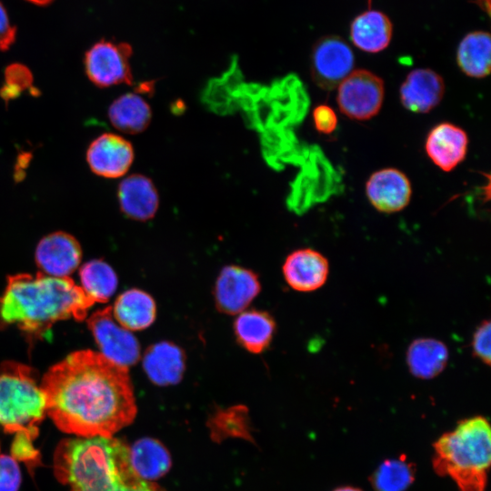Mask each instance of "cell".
Returning a JSON list of instances; mask_svg holds the SVG:
<instances>
[{
    "instance_id": "6da1fadb",
    "label": "cell",
    "mask_w": 491,
    "mask_h": 491,
    "mask_svg": "<svg viewBox=\"0 0 491 491\" xmlns=\"http://www.w3.org/2000/svg\"><path fill=\"white\" fill-rule=\"evenodd\" d=\"M46 415L79 437L112 436L131 424L136 404L128 368L99 352L79 350L44 375Z\"/></svg>"
},
{
    "instance_id": "7a4b0ae2",
    "label": "cell",
    "mask_w": 491,
    "mask_h": 491,
    "mask_svg": "<svg viewBox=\"0 0 491 491\" xmlns=\"http://www.w3.org/2000/svg\"><path fill=\"white\" fill-rule=\"evenodd\" d=\"M94 304L69 277L17 274L7 278L0 297V324L40 337L58 321H83Z\"/></svg>"
},
{
    "instance_id": "3957f363",
    "label": "cell",
    "mask_w": 491,
    "mask_h": 491,
    "mask_svg": "<svg viewBox=\"0 0 491 491\" xmlns=\"http://www.w3.org/2000/svg\"><path fill=\"white\" fill-rule=\"evenodd\" d=\"M54 471L69 491H164L135 473L129 447L113 436L62 440L55 451Z\"/></svg>"
},
{
    "instance_id": "277c9868",
    "label": "cell",
    "mask_w": 491,
    "mask_h": 491,
    "mask_svg": "<svg viewBox=\"0 0 491 491\" xmlns=\"http://www.w3.org/2000/svg\"><path fill=\"white\" fill-rule=\"evenodd\" d=\"M490 464L491 429L485 416L460 420L433 444L435 473L450 477L459 491H486Z\"/></svg>"
},
{
    "instance_id": "5b68a950",
    "label": "cell",
    "mask_w": 491,
    "mask_h": 491,
    "mask_svg": "<svg viewBox=\"0 0 491 491\" xmlns=\"http://www.w3.org/2000/svg\"><path fill=\"white\" fill-rule=\"evenodd\" d=\"M45 415V396L33 369L5 361L0 366V426L7 433L25 432L35 439Z\"/></svg>"
},
{
    "instance_id": "8992f818",
    "label": "cell",
    "mask_w": 491,
    "mask_h": 491,
    "mask_svg": "<svg viewBox=\"0 0 491 491\" xmlns=\"http://www.w3.org/2000/svg\"><path fill=\"white\" fill-rule=\"evenodd\" d=\"M337 87L338 107L348 118L365 121L380 111L385 85L383 80L371 71L353 70Z\"/></svg>"
},
{
    "instance_id": "52a82bcc",
    "label": "cell",
    "mask_w": 491,
    "mask_h": 491,
    "mask_svg": "<svg viewBox=\"0 0 491 491\" xmlns=\"http://www.w3.org/2000/svg\"><path fill=\"white\" fill-rule=\"evenodd\" d=\"M132 48L127 43L100 40L85 55V71L89 80L98 87L127 84L133 75L130 66Z\"/></svg>"
},
{
    "instance_id": "ba28073f",
    "label": "cell",
    "mask_w": 491,
    "mask_h": 491,
    "mask_svg": "<svg viewBox=\"0 0 491 491\" xmlns=\"http://www.w3.org/2000/svg\"><path fill=\"white\" fill-rule=\"evenodd\" d=\"M87 326L99 347V353L108 360L128 368L140 358V346L135 336L114 318L112 307L93 313Z\"/></svg>"
},
{
    "instance_id": "9c48e42d",
    "label": "cell",
    "mask_w": 491,
    "mask_h": 491,
    "mask_svg": "<svg viewBox=\"0 0 491 491\" xmlns=\"http://www.w3.org/2000/svg\"><path fill=\"white\" fill-rule=\"evenodd\" d=\"M310 61L313 80L325 90L338 86L355 65L352 49L337 35H326L317 40L313 46Z\"/></svg>"
},
{
    "instance_id": "30bf717a",
    "label": "cell",
    "mask_w": 491,
    "mask_h": 491,
    "mask_svg": "<svg viewBox=\"0 0 491 491\" xmlns=\"http://www.w3.org/2000/svg\"><path fill=\"white\" fill-rule=\"evenodd\" d=\"M260 289L256 273L239 266H226L215 282V306L226 315L240 314L259 294Z\"/></svg>"
},
{
    "instance_id": "8fae6325",
    "label": "cell",
    "mask_w": 491,
    "mask_h": 491,
    "mask_svg": "<svg viewBox=\"0 0 491 491\" xmlns=\"http://www.w3.org/2000/svg\"><path fill=\"white\" fill-rule=\"evenodd\" d=\"M35 259L41 273L55 277H69L81 262L82 248L72 235L56 231L39 241Z\"/></svg>"
},
{
    "instance_id": "7c38bea8",
    "label": "cell",
    "mask_w": 491,
    "mask_h": 491,
    "mask_svg": "<svg viewBox=\"0 0 491 491\" xmlns=\"http://www.w3.org/2000/svg\"><path fill=\"white\" fill-rule=\"evenodd\" d=\"M131 143L125 137L105 133L91 142L86 161L93 173L105 178H118L126 174L134 161Z\"/></svg>"
},
{
    "instance_id": "4fadbf2b",
    "label": "cell",
    "mask_w": 491,
    "mask_h": 491,
    "mask_svg": "<svg viewBox=\"0 0 491 491\" xmlns=\"http://www.w3.org/2000/svg\"><path fill=\"white\" fill-rule=\"evenodd\" d=\"M371 205L382 213L403 210L410 202L412 187L408 177L396 168H384L373 173L366 184Z\"/></svg>"
},
{
    "instance_id": "5bb4252c",
    "label": "cell",
    "mask_w": 491,
    "mask_h": 491,
    "mask_svg": "<svg viewBox=\"0 0 491 491\" xmlns=\"http://www.w3.org/2000/svg\"><path fill=\"white\" fill-rule=\"evenodd\" d=\"M282 270L291 288L298 292H313L326 284L329 275V262L316 250L301 248L286 256Z\"/></svg>"
},
{
    "instance_id": "9a60e30c",
    "label": "cell",
    "mask_w": 491,
    "mask_h": 491,
    "mask_svg": "<svg viewBox=\"0 0 491 491\" xmlns=\"http://www.w3.org/2000/svg\"><path fill=\"white\" fill-rule=\"evenodd\" d=\"M444 93L445 83L442 76L429 68L411 71L399 89L403 106L419 114L434 109L441 102Z\"/></svg>"
},
{
    "instance_id": "2e32d148",
    "label": "cell",
    "mask_w": 491,
    "mask_h": 491,
    "mask_svg": "<svg viewBox=\"0 0 491 491\" xmlns=\"http://www.w3.org/2000/svg\"><path fill=\"white\" fill-rule=\"evenodd\" d=\"M467 145L466 133L454 124L444 122L429 131L425 149L436 166L450 172L466 158Z\"/></svg>"
},
{
    "instance_id": "e0dca14e",
    "label": "cell",
    "mask_w": 491,
    "mask_h": 491,
    "mask_svg": "<svg viewBox=\"0 0 491 491\" xmlns=\"http://www.w3.org/2000/svg\"><path fill=\"white\" fill-rule=\"evenodd\" d=\"M117 198L122 213L136 221L154 217L159 206V195L153 181L143 175H131L121 181Z\"/></svg>"
},
{
    "instance_id": "ac0fdd59",
    "label": "cell",
    "mask_w": 491,
    "mask_h": 491,
    "mask_svg": "<svg viewBox=\"0 0 491 491\" xmlns=\"http://www.w3.org/2000/svg\"><path fill=\"white\" fill-rule=\"evenodd\" d=\"M185 359L179 346L163 341L146 349L143 366L151 382L158 386H168L181 380L185 367Z\"/></svg>"
},
{
    "instance_id": "d6986e66",
    "label": "cell",
    "mask_w": 491,
    "mask_h": 491,
    "mask_svg": "<svg viewBox=\"0 0 491 491\" xmlns=\"http://www.w3.org/2000/svg\"><path fill=\"white\" fill-rule=\"evenodd\" d=\"M449 352L446 345L432 337L413 340L407 347L406 362L410 374L422 380L439 376L446 367Z\"/></svg>"
},
{
    "instance_id": "ffe728a7",
    "label": "cell",
    "mask_w": 491,
    "mask_h": 491,
    "mask_svg": "<svg viewBox=\"0 0 491 491\" xmlns=\"http://www.w3.org/2000/svg\"><path fill=\"white\" fill-rule=\"evenodd\" d=\"M393 25L384 13L367 10L358 15L350 25V37L353 44L366 53H378L390 44Z\"/></svg>"
},
{
    "instance_id": "44dd1931",
    "label": "cell",
    "mask_w": 491,
    "mask_h": 491,
    "mask_svg": "<svg viewBox=\"0 0 491 491\" xmlns=\"http://www.w3.org/2000/svg\"><path fill=\"white\" fill-rule=\"evenodd\" d=\"M112 314L115 321L129 331L144 330L156 316V306L146 292L132 288L123 292L115 301Z\"/></svg>"
},
{
    "instance_id": "7402d4cb",
    "label": "cell",
    "mask_w": 491,
    "mask_h": 491,
    "mask_svg": "<svg viewBox=\"0 0 491 491\" xmlns=\"http://www.w3.org/2000/svg\"><path fill=\"white\" fill-rule=\"evenodd\" d=\"M275 330L272 316L255 309L241 312L234 324L237 342L254 354L262 353L269 346Z\"/></svg>"
},
{
    "instance_id": "603a6c76",
    "label": "cell",
    "mask_w": 491,
    "mask_h": 491,
    "mask_svg": "<svg viewBox=\"0 0 491 491\" xmlns=\"http://www.w3.org/2000/svg\"><path fill=\"white\" fill-rule=\"evenodd\" d=\"M107 115L115 128L130 135L145 131L152 119L149 104L135 93L122 95L114 100Z\"/></svg>"
},
{
    "instance_id": "cb8c5ba5",
    "label": "cell",
    "mask_w": 491,
    "mask_h": 491,
    "mask_svg": "<svg viewBox=\"0 0 491 491\" xmlns=\"http://www.w3.org/2000/svg\"><path fill=\"white\" fill-rule=\"evenodd\" d=\"M456 62L461 71L473 78H484L490 73L491 38L488 32L475 31L460 41Z\"/></svg>"
},
{
    "instance_id": "d4e9b609",
    "label": "cell",
    "mask_w": 491,
    "mask_h": 491,
    "mask_svg": "<svg viewBox=\"0 0 491 491\" xmlns=\"http://www.w3.org/2000/svg\"><path fill=\"white\" fill-rule=\"evenodd\" d=\"M130 461L135 473L146 481L165 476L171 467L170 454L156 439L145 437L130 448Z\"/></svg>"
},
{
    "instance_id": "484cf974",
    "label": "cell",
    "mask_w": 491,
    "mask_h": 491,
    "mask_svg": "<svg viewBox=\"0 0 491 491\" xmlns=\"http://www.w3.org/2000/svg\"><path fill=\"white\" fill-rule=\"evenodd\" d=\"M416 464L406 455L382 461L369 476L375 491H406L416 478Z\"/></svg>"
},
{
    "instance_id": "4316f807",
    "label": "cell",
    "mask_w": 491,
    "mask_h": 491,
    "mask_svg": "<svg viewBox=\"0 0 491 491\" xmlns=\"http://www.w3.org/2000/svg\"><path fill=\"white\" fill-rule=\"evenodd\" d=\"M79 276L81 288L94 303L107 302L117 287L116 274L101 259H94L82 266Z\"/></svg>"
},
{
    "instance_id": "83f0119b",
    "label": "cell",
    "mask_w": 491,
    "mask_h": 491,
    "mask_svg": "<svg viewBox=\"0 0 491 491\" xmlns=\"http://www.w3.org/2000/svg\"><path fill=\"white\" fill-rule=\"evenodd\" d=\"M5 82L0 88V96L7 103L9 100L17 98L20 95L29 90L32 95L36 90L33 86V75L24 65L14 63L5 69Z\"/></svg>"
},
{
    "instance_id": "f1b7e54d",
    "label": "cell",
    "mask_w": 491,
    "mask_h": 491,
    "mask_svg": "<svg viewBox=\"0 0 491 491\" xmlns=\"http://www.w3.org/2000/svg\"><path fill=\"white\" fill-rule=\"evenodd\" d=\"M472 353L476 359L489 366L491 362V323L483 320L475 329L471 340Z\"/></svg>"
},
{
    "instance_id": "f546056e",
    "label": "cell",
    "mask_w": 491,
    "mask_h": 491,
    "mask_svg": "<svg viewBox=\"0 0 491 491\" xmlns=\"http://www.w3.org/2000/svg\"><path fill=\"white\" fill-rule=\"evenodd\" d=\"M21 473L17 461L9 456H0V491H17Z\"/></svg>"
},
{
    "instance_id": "4dcf8cb0",
    "label": "cell",
    "mask_w": 491,
    "mask_h": 491,
    "mask_svg": "<svg viewBox=\"0 0 491 491\" xmlns=\"http://www.w3.org/2000/svg\"><path fill=\"white\" fill-rule=\"evenodd\" d=\"M313 123L319 133L329 135L337 126V116L329 105H319L313 111Z\"/></svg>"
},
{
    "instance_id": "1f68e13d",
    "label": "cell",
    "mask_w": 491,
    "mask_h": 491,
    "mask_svg": "<svg viewBox=\"0 0 491 491\" xmlns=\"http://www.w3.org/2000/svg\"><path fill=\"white\" fill-rule=\"evenodd\" d=\"M33 440L26 433L17 432L12 445V456L16 461H34L38 452L34 448Z\"/></svg>"
},
{
    "instance_id": "d6a6232c",
    "label": "cell",
    "mask_w": 491,
    "mask_h": 491,
    "mask_svg": "<svg viewBox=\"0 0 491 491\" xmlns=\"http://www.w3.org/2000/svg\"><path fill=\"white\" fill-rule=\"evenodd\" d=\"M16 28L10 22L6 11L0 3V50L5 51L15 40Z\"/></svg>"
},
{
    "instance_id": "836d02e7",
    "label": "cell",
    "mask_w": 491,
    "mask_h": 491,
    "mask_svg": "<svg viewBox=\"0 0 491 491\" xmlns=\"http://www.w3.org/2000/svg\"><path fill=\"white\" fill-rule=\"evenodd\" d=\"M333 491H364L359 487L353 486H341L335 488Z\"/></svg>"
},
{
    "instance_id": "e575fe53",
    "label": "cell",
    "mask_w": 491,
    "mask_h": 491,
    "mask_svg": "<svg viewBox=\"0 0 491 491\" xmlns=\"http://www.w3.org/2000/svg\"><path fill=\"white\" fill-rule=\"evenodd\" d=\"M33 4H36L39 5H45L50 4L53 0H27Z\"/></svg>"
}]
</instances>
